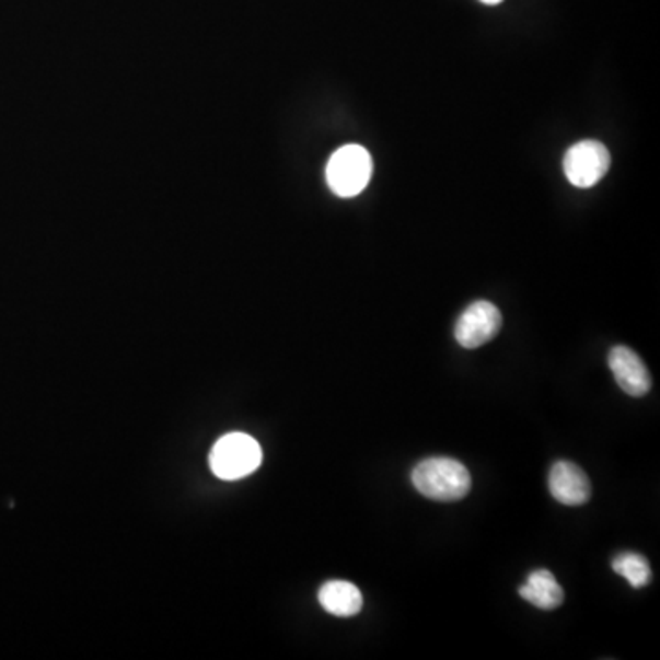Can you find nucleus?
Here are the masks:
<instances>
[{"mask_svg":"<svg viewBox=\"0 0 660 660\" xmlns=\"http://www.w3.org/2000/svg\"><path fill=\"white\" fill-rule=\"evenodd\" d=\"M548 490L565 507H580L591 499L593 488L586 472L570 461H558L548 472Z\"/></svg>","mask_w":660,"mask_h":660,"instance_id":"obj_6","label":"nucleus"},{"mask_svg":"<svg viewBox=\"0 0 660 660\" xmlns=\"http://www.w3.org/2000/svg\"><path fill=\"white\" fill-rule=\"evenodd\" d=\"M263 461L259 442L246 433H228L215 442L209 468L219 479L238 480L254 474Z\"/></svg>","mask_w":660,"mask_h":660,"instance_id":"obj_2","label":"nucleus"},{"mask_svg":"<svg viewBox=\"0 0 660 660\" xmlns=\"http://www.w3.org/2000/svg\"><path fill=\"white\" fill-rule=\"evenodd\" d=\"M373 176V159L361 146H345L331 157L327 184L338 197L360 195Z\"/></svg>","mask_w":660,"mask_h":660,"instance_id":"obj_3","label":"nucleus"},{"mask_svg":"<svg viewBox=\"0 0 660 660\" xmlns=\"http://www.w3.org/2000/svg\"><path fill=\"white\" fill-rule=\"evenodd\" d=\"M502 316L490 301L472 303L455 323V339L464 349H477L496 338L501 331Z\"/></svg>","mask_w":660,"mask_h":660,"instance_id":"obj_5","label":"nucleus"},{"mask_svg":"<svg viewBox=\"0 0 660 660\" xmlns=\"http://www.w3.org/2000/svg\"><path fill=\"white\" fill-rule=\"evenodd\" d=\"M613 569L616 575L626 578L629 586L635 589L648 586L651 581V569H649L648 559L637 553H622L613 559Z\"/></svg>","mask_w":660,"mask_h":660,"instance_id":"obj_10","label":"nucleus"},{"mask_svg":"<svg viewBox=\"0 0 660 660\" xmlns=\"http://www.w3.org/2000/svg\"><path fill=\"white\" fill-rule=\"evenodd\" d=\"M610 167V151L604 143L597 140L578 141L564 157V173L567 181L581 189L597 186Z\"/></svg>","mask_w":660,"mask_h":660,"instance_id":"obj_4","label":"nucleus"},{"mask_svg":"<svg viewBox=\"0 0 660 660\" xmlns=\"http://www.w3.org/2000/svg\"><path fill=\"white\" fill-rule=\"evenodd\" d=\"M317 599H320L323 610L334 616H355L363 607L360 589L355 583L345 580L327 581L320 589Z\"/></svg>","mask_w":660,"mask_h":660,"instance_id":"obj_9","label":"nucleus"},{"mask_svg":"<svg viewBox=\"0 0 660 660\" xmlns=\"http://www.w3.org/2000/svg\"><path fill=\"white\" fill-rule=\"evenodd\" d=\"M616 384L626 395L644 396L651 390V374L642 358L626 345H616L607 356Z\"/></svg>","mask_w":660,"mask_h":660,"instance_id":"obj_7","label":"nucleus"},{"mask_svg":"<svg viewBox=\"0 0 660 660\" xmlns=\"http://www.w3.org/2000/svg\"><path fill=\"white\" fill-rule=\"evenodd\" d=\"M520 597L536 605L537 610H558L564 604L565 593L551 570H534L520 587Z\"/></svg>","mask_w":660,"mask_h":660,"instance_id":"obj_8","label":"nucleus"},{"mask_svg":"<svg viewBox=\"0 0 660 660\" xmlns=\"http://www.w3.org/2000/svg\"><path fill=\"white\" fill-rule=\"evenodd\" d=\"M480 2H485V4H499L502 0H480Z\"/></svg>","mask_w":660,"mask_h":660,"instance_id":"obj_11","label":"nucleus"},{"mask_svg":"<svg viewBox=\"0 0 660 660\" xmlns=\"http://www.w3.org/2000/svg\"><path fill=\"white\" fill-rule=\"evenodd\" d=\"M412 480L422 496L433 501H461L472 488L468 468L450 458H431L418 463Z\"/></svg>","mask_w":660,"mask_h":660,"instance_id":"obj_1","label":"nucleus"}]
</instances>
